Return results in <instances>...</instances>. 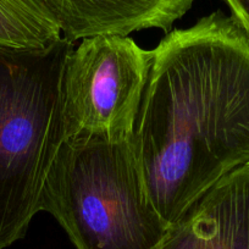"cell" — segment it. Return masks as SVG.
I'll list each match as a JSON object with an SVG mask.
<instances>
[{"mask_svg":"<svg viewBox=\"0 0 249 249\" xmlns=\"http://www.w3.org/2000/svg\"><path fill=\"white\" fill-rule=\"evenodd\" d=\"M40 210L76 249H155L171 226L148 197L131 140H66L45 179Z\"/></svg>","mask_w":249,"mask_h":249,"instance_id":"3957f363","label":"cell"},{"mask_svg":"<svg viewBox=\"0 0 249 249\" xmlns=\"http://www.w3.org/2000/svg\"><path fill=\"white\" fill-rule=\"evenodd\" d=\"M62 37L75 43L95 36H128L159 28L169 33L195 0H43Z\"/></svg>","mask_w":249,"mask_h":249,"instance_id":"8992f818","label":"cell"},{"mask_svg":"<svg viewBox=\"0 0 249 249\" xmlns=\"http://www.w3.org/2000/svg\"><path fill=\"white\" fill-rule=\"evenodd\" d=\"M152 61V50L128 36L82 39L69 56L62 78L66 140H132Z\"/></svg>","mask_w":249,"mask_h":249,"instance_id":"277c9868","label":"cell"},{"mask_svg":"<svg viewBox=\"0 0 249 249\" xmlns=\"http://www.w3.org/2000/svg\"><path fill=\"white\" fill-rule=\"evenodd\" d=\"M62 38L43 0H0V47L43 49Z\"/></svg>","mask_w":249,"mask_h":249,"instance_id":"52a82bcc","label":"cell"},{"mask_svg":"<svg viewBox=\"0 0 249 249\" xmlns=\"http://www.w3.org/2000/svg\"><path fill=\"white\" fill-rule=\"evenodd\" d=\"M73 43L0 47V249L26 236L66 140L62 78Z\"/></svg>","mask_w":249,"mask_h":249,"instance_id":"7a4b0ae2","label":"cell"},{"mask_svg":"<svg viewBox=\"0 0 249 249\" xmlns=\"http://www.w3.org/2000/svg\"><path fill=\"white\" fill-rule=\"evenodd\" d=\"M155 249H249V165L200 196Z\"/></svg>","mask_w":249,"mask_h":249,"instance_id":"5b68a950","label":"cell"},{"mask_svg":"<svg viewBox=\"0 0 249 249\" xmlns=\"http://www.w3.org/2000/svg\"><path fill=\"white\" fill-rule=\"evenodd\" d=\"M152 52L131 141L148 197L172 225L249 165V36L217 10Z\"/></svg>","mask_w":249,"mask_h":249,"instance_id":"6da1fadb","label":"cell"},{"mask_svg":"<svg viewBox=\"0 0 249 249\" xmlns=\"http://www.w3.org/2000/svg\"><path fill=\"white\" fill-rule=\"evenodd\" d=\"M232 16L249 36V0H226Z\"/></svg>","mask_w":249,"mask_h":249,"instance_id":"ba28073f","label":"cell"}]
</instances>
